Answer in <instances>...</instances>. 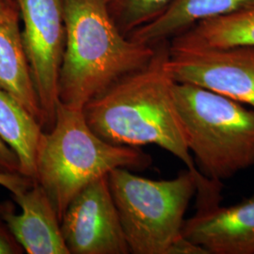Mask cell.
<instances>
[{
    "instance_id": "obj_14",
    "label": "cell",
    "mask_w": 254,
    "mask_h": 254,
    "mask_svg": "<svg viewBox=\"0 0 254 254\" xmlns=\"http://www.w3.org/2000/svg\"><path fill=\"white\" fill-rule=\"evenodd\" d=\"M173 48L254 47V4L190 27L170 41Z\"/></svg>"
},
{
    "instance_id": "obj_2",
    "label": "cell",
    "mask_w": 254,
    "mask_h": 254,
    "mask_svg": "<svg viewBox=\"0 0 254 254\" xmlns=\"http://www.w3.org/2000/svg\"><path fill=\"white\" fill-rule=\"evenodd\" d=\"M65 47L59 77V100L83 109L115 83L144 68L157 46L125 35L107 0H64Z\"/></svg>"
},
{
    "instance_id": "obj_4",
    "label": "cell",
    "mask_w": 254,
    "mask_h": 254,
    "mask_svg": "<svg viewBox=\"0 0 254 254\" xmlns=\"http://www.w3.org/2000/svg\"><path fill=\"white\" fill-rule=\"evenodd\" d=\"M174 97L200 173L220 182L254 165V109L199 86L175 82Z\"/></svg>"
},
{
    "instance_id": "obj_8",
    "label": "cell",
    "mask_w": 254,
    "mask_h": 254,
    "mask_svg": "<svg viewBox=\"0 0 254 254\" xmlns=\"http://www.w3.org/2000/svg\"><path fill=\"white\" fill-rule=\"evenodd\" d=\"M61 227L70 254H130L109 175L92 182L71 200Z\"/></svg>"
},
{
    "instance_id": "obj_17",
    "label": "cell",
    "mask_w": 254,
    "mask_h": 254,
    "mask_svg": "<svg viewBox=\"0 0 254 254\" xmlns=\"http://www.w3.org/2000/svg\"><path fill=\"white\" fill-rule=\"evenodd\" d=\"M165 254H210L208 251L188 237L183 236L176 238L168 248Z\"/></svg>"
},
{
    "instance_id": "obj_3",
    "label": "cell",
    "mask_w": 254,
    "mask_h": 254,
    "mask_svg": "<svg viewBox=\"0 0 254 254\" xmlns=\"http://www.w3.org/2000/svg\"><path fill=\"white\" fill-rule=\"evenodd\" d=\"M152 162L138 147L106 141L88 125L83 109L59 102L54 125L40 142L35 181L62 218L71 200L92 182L118 168L144 170Z\"/></svg>"
},
{
    "instance_id": "obj_10",
    "label": "cell",
    "mask_w": 254,
    "mask_h": 254,
    "mask_svg": "<svg viewBox=\"0 0 254 254\" xmlns=\"http://www.w3.org/2000/svg\"><path fill=\"white\" fill-rule=\"evenodd\" d=\"M182 234L210 254H254V193L228 207L198 210Z\"/></svg>"
},
{
    "instance_id": "obj_13",
    "label": "cell",
    "mask_w": 254,
    "mask_h": 254,
    "mask_svg": "<svg viewBox=\"0 0 254 254\" xmlns=\"http://www.w3.org/2000/svg\"><path fill=\"white\" fill-rule=\"evenodd\" d=\"M43 135L40 122L12 95L0 89V137L17 155L20 173L34 181Z\"/></svg>"
},
{
    "instance_id": "obj_18",
    "label": "cell",
    "mask_w": 254,
    "mask_h": 254,
    "mask_svg": "<svg viewBox=\"0 0 254 254\" xmlns=\"http://www.w3.org/2000/svg\"><path fill=\"white\" fill-rule=\"evenodd\" d=\"M0 173H20L16 154L0 137Z\"/></svg>"
},
{
    "instance_id": "obj_9",
    "label": "cell",
    "mask_w": 254,
    "mask_h": 254,
    "mask_svg": "<svg viewBox=\"0 0 254 254\" xmlns=\"http://www.w3.org/2000/svg\"><path fill=\"white\" fill-rule=\"evenodd\" d=\"M12 198L21 214H15L12 203L5 201L0 203V217L26 254H70L57 209L38 182Z\"/></svg>"
},
{
    "instance_id": "obj_6",
    "label": "cell",
    "mask_w": 254,
    "mask_h": 254,
    "mask_svg": "<svg viewBox=\"0 0 254 254\" xmlns=\"http://www.w3.org/2000/svg\"><path fill=\"white\" fill-rule=\"evenodd\" d=\"M37 96L51 129L59 104V77L65 47L64 0H14Z\"/></svg>"
},
{
    "instance_id": "obj_11",
    "label": "cell",
    "mask_w": 254,
    "mask_h": 254,
    "mask_svg": "<svg viewBox=\"0 0 254 254\" xmlns=\"http://www.w3.org/2000/svg\"><path fill=\"white\" fill-rule=\"evenodd\" d=\"M16 4L0 14V89L19 101L45 127L22 41Z\"/></svg>"
},
{
    "instance_id": "obj_1",
    "label": "cell",
    "mask_w": 254,
    "mask_h": 254,
    "mask_svg": "<svg viewBox=\"0 0 254 254\" xmlns=\"http://www.w3.org/2000/svg\"><path fill=\"white\" fill-rule=\"evenodd\" d=\"M169 52V42L158 45L147 66L90 101L83 112L93 132L108 142L154 144L176 156L199 179V204L217 203L221 200V184L209 180L195 167L174 97L175 81L165 67Z\"/></svg>"
},
{
    "instance_id": "obj_15",
    "label": "cell",
    "mask_w": 254,
    "mask_h": 254,
    "mask_svg": "<svg viewBox=\"0 0 254 254\" xmlns=\"http://www.w3.org/2000/svg\"><path fill=\"white\" fill-rule=\"evenodd\" d=\"M171 2L172 0H107L115 24L127 36L157 18Z\"/></svg>"
},
{
    "instance_id": "obj_19",
    "label": "cell",
    "mask_w": 254,
    "mask_h": 254,
    "mask_svg": "<svg viewBox=\"0 0 254 254\" xmlns=\"http://www.w3.org/2000/svg\"><path fill=\"white\" fill-rule=\"evenodd\" d=\"M24 249L10 234L9 229L0 217V254H23Z\"/></svg>"
},
{
    "instance_id": "obj_5",
    "label": "cell",
    "mask_w": 254,
    "mask_h": 254,
    "mask_svg": "<svg viewBox=\"0 0 254 254\" xmlns=\"http://www.w3.org/2000/svg\"><path fill=\"white\" fill-rule=\"evenodd\" d=\"M109 183L130 254H166L182 235L198 177L188 170L171 180H152L118 168Z\"/></svg>"
},
{
    "instance_id": "obj_7",
    "label": "cell",
    "mask_w": 254,
    "mask_h": 254,
    "mask_svg": "<svg viewBox=\"0 0 254 254\" xmlns=\"http://www.w3.org/2000/svg\"><path fill=\"white\" fill-rule=\"evenodd\" d=\"M165 67L177 83L199 86L254 109V47L170 46Z\"/></svg>"
},
{
    "instance_id": "obj_16",
    "label": "cell",
    "mask_w": 254,
    "mask_h": 254,
    "mask_svg": "<svg viewBox=\"0 0 254 254\" xmlns=\"http://www.w3.org/2000/svg\"><path fill=\"white\" fill-rule=\"evenodd\" d=\"M34 182L21 173H0V186L9 190L12 196L27 190Z\"/></svg>"
},
{
    "instance_id": "obj_12",
    "label": "cell",
    "mask_w": 254,
    "mask_h": 254,
    "mask_svg": "<svg viewBox=\"0 0 254 254\" xmlns=\"http://www.w3.org/2000/svg\"><path fill=\"white\" fill-rule=\"evenodd\" d=\"M254 0H172L157 18L132 32L129 38L147 46L171 41L201 22L232 13Z\"/></svg>"
},
{
    "instance_id": "obj_20",
    "label": "cell",
    "mask_w": 254,
    "mask_h": 254,
    "mask_svg": "<svg viewBox=\"0 0 254 254\" xmlns=\"http://www.w3.org/2000/svg\"><path fill=\"white\" fill-rule=\"evenodd\" d=\"M14 0H0V14L3 13L5 10L9 9L12 5H14Z\"/></svg>"
}]
</instances>
